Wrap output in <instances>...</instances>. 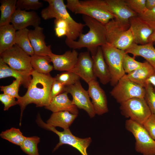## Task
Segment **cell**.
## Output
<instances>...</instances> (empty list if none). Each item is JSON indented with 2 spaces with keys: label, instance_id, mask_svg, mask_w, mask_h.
I'll return each mask as SVG.
<instances>
[{
  "label": "cell",
  "instance_id": "cell-8",
  "mask_svg": "<svg viewBox=\"0 0 155 155\" xmlns=\"http://www.w3.org/2000/svg\"><path fill=\"white\" fill-rule=\"evenodd\" d=\"M104 58L110 71L111 86L114 87L126 73L123 67L125 51L106 44L101 46Z\"/></svg>",
  "mask_w": 155,
  "mask_h": 155
},
{
  "label": "cell",
  "instance_id": "cell-12",
  "mask_svg": "<svg viewBox=\"0 0 155 155\" xmlns=\"http://www.w3.org/2000/svg\"><path fill=\"white\" fill-rule=\"evenodd\" d=\"M65 92L71 95L72 103L78 108L85 111L90 118L95 116L96 113L88 91L83 88L80 81L73 85L66 86Z\"/></svg>",
  "mask_w": 155,
  "mask_h": 155
},
{
  "label": "cell",
  "instance_id": "cell-37",
  "mask_svg": "<svg viewBox=\"0 0 155 155\" xmlns=\"http://www.w3.org/2000/svg\"><path fill=\"white\" fill-rule=\"evenodd\" d=\"M128 6L138 15L143 14L147 10L146 0H125Z\"/></svg>",
  "mask_w": 155,
  "mask_h": 155
},
{
  "label": "cell",
  "instance_id": "cell-15",
  "mask_svg": "<svg viewBox=\"0 0 155 155\" xmlns=\"http://www.w3.org/2000/svg\"><path fill=\"white\" fill-rule=\"evenodd\" d=\"M41 18L35 11H27L16 9L11 18L10 23L16 31L21 30L30 26L34 28L39 26Z\"/></svg>",
  "mask_w": 155,
  "mask_h": 155
},
{
  "label": "cell",
  "instance_id": "cell-41",
  "mask_svg": "<svg viewBox=\"0 0 155 155\" xmlns=\"http://www.w3.org/2000/svg\"><path fill=\"white\" fill-rule=\"evenodd\" d=\"M65 86L61 82L55 80L53 83L51 92V100L56 96L65 92Z\"/></svg>",
  "mask_w": 155,
  "mask_h": 155
},
{
  "label": "cell",
  "instance_id": "cell-27",
  "mask_svg": "<svg viewBox=\"0 0 155 155\" xmlns=\"http://www.w3.org/2000/svg\"><path fill=\"white\" fill-rule=\"evenodd\" d=\"M49 56H39L34 54L31 56V64L33 69L42 74H48L53 69Z\"/></svg>",
  "mask_w": 155,
  "mask_h": 155
},
{
  "label": "cell",
  "instance_id": "cell-45",
  "mask_svg": "<svg viewBox=\"0 0 155 155\" xmlns=\"http://www.w3.org/2000/svg\"><path fill=\"white\" fill-rule=\"evenodd\" d=\"M148 42L154 43L155 42V31H154L152 34L149 37Z\"/></svg>",
  "mask_w": 155,
  "mask_h": 155
},
{
  "label": "cell",
  "instance_id": "cell-7",
  "mask_svg": "<svg viewBox=\"0 0 155 155\" xmlns=\"http://www.w3.org/2000/svg\"><path fill=\"white\" fill-rule=\"evenodd\" d=\"M125 126L134 137L137 152L143 155H155V141L143 125L129 119L126 121Z\"/></svg>",
  "mask_w": 155,
  "mask_h": 155
},
{
  "label": "cell",
  "instance_id": "cell-4",
  "mask_svg": "<svg viewBox=\"0 0 155 155\" xmlns=\"http://www.w3.org/2000/svg\"><path fill=\"white\" fill-rule=\"evenodd\" d=\"M49 5L43 9L41 12L42 17L44 20L54 18L65 20L68 26V32L66 38L69 40H75L82 33L85 24L78 23L70 16L67 10L66 5L63 0H44Z\"/></svg>",
  "mask_w": 155,
  "mask_h": 155
},
{
  "label": "cell",
  "instance_id": "cell-1",
  "mask_svg": "<svg viewBox=\"0 0 155 155\" xmlns=\"http://www.w3.org/2000/svg\"><path fill=\"white\" fill-rule=\"evenodd\" d=\"M31 75L32 79L27 92L17 100L21 109L20 125L23 113L27 105L33 103L37 107H45L51 100V92L55 78L50 74L41 73L34 69Z\"/></svg>",
  "mask_w": 155,
  "mask_h": 155
},
{
  "label": "cell",
  "instance_id": "cell-2",
  "mask_svg": "<svg viewBox=\"0 0 155 155\" xmlns=\"http://www.w3.org/2000/svg\"><path fill=\"white\" fill-rule=\"evenodd\" d=\"M83 19L89 30L86 34L81 33L78 41L66 38L65 43L73 49L86 48L92 55L96 52L98 48L107 43L105 25L90 17L83 15Z\"/></svg>",
  "mask_w": 155,
  "mask_h": 155
},
{
  "label": "cell",
  "instance_id": "cell-36",
  "mask_svg": "<svg viewBox=\"0 0 155 155\" xmlns=\"http://www.w3.org/2000/svg\"><path fill=\"white\" fill-rule=\"evenodd\" d=\"M21 83L20 80H16L9 85L0 86L1 90L3 93L9 95L17 99H19L21 96L18 94L19 88Z\"/></svg>",
  "mask_w": 155,
  "mask_h": 155
},
{
  "label": "cell",
  "instance_id": "cell-16",
  "mask_svg": "<svg viewBox=\"0 0 155 155\" xmlns=\"http://www.w3.org/2000/svg\"><path fill=\"white\" fill-rule=\"evenodd\" d=\"M108 8L115 19L125 24H129V20L138 14L131 9L125 0H105Z\"/></svg>",
  "mask_w": 155,
  "mask_h": 155
},
{
  "label": "cell",
  "instance_id": "cell-42",
  "mask_svg": "<svg viewBox=\"0 0 155 155\" xmlns=\"http://www.w3.org/2000/svg\"><path fill=\"white\" fill-rule=\"evenodd\" d=\"M54 22L55 27L64 29L67 30V35L69 30L68 26L67 23L65 20L61 19H55Z\"/></svg>",
  "mask_w": 155,
  "mask_h": 155
},
{
  "label": "cell",
  "instance_id": "cell-24",
  "mask_svg": "<svg viewBox=\"0 0 155 155\" xmlns=\"http://www.w3.org/2000/svg\"><path fill=\"white\" fill-rule=\"evenodd\" d=\"M78 116L68 111L53 113L46 123L55 127H59L64 129L69 128Z\"/></svg>",
  "mask_w": 155,
  "mask_h": 155
},
{
  "label": "cell",
  "instance_id": "cell-30",
  "mask_svg": "<svg viewBox=\"0 0 155 155\" xmlns=\"http://www.w3.org/2000/svg\"><path fill=\"white\" fill-rule=\"evenodd\" d=\"M0 136L3 139L20 146L26 137L20 129L14 127L2 131Z\"/></svg>",
  "mask_w": 155,
  "mask_h": 155
},
{
  "label": "cell",
  "instance_id": "cell-9",
  "mask_svg": "<svg viewBox=\"0 0 155 155\" xmlns=\"http://www.w3.org/2000/svg\"><path fill=\"white\" fill-rule=\"evenodd\" d=\"M121 114L125 117L143 125L152 114L144 98H133L120 104Z\"/></svg>",
  "mask_w": 155,
  "mask_h": 155
},
{
  "label": "cell",
  "instance_id": "cell-17",
  "mask_svg": "<svg viewBox=\"0 0 155 155\" xmlns=\"http://www.w3.org/2000/svg\"><path fill=\"white\" fill-rule=\"evenodd\" d=\"M129 23L133 33L134 43L143 45L148 43V39L154 32L138 16L132 17Z\"/></svg>",
  "mask_w": 155,
  "mask_h": 155
},
{
  "label": "cell",
  "instance_id": "cell-40",
  "mask_svg": "<svg viewBox=\"0 0 155 155\" xmlns=\"http://www.w3.org/2000/svg\"><path fill=\"white\" fill-rule=\"evenodd\" d=\"M15 98L4 93L0 94V100L4 105V111L8 110L10 107L18 104Z\"/></svg>",
  "mask_w": 155,
  "mask_h": 155
},
{
  "label": "cell",
  "instance_id": "cell-22",
  "mask_svg": "<svg viewBox=\"0 0 155 155\" xmlns=\"http://www.w3.org/2000/svg\"><path fill=\"white\" fill-rule=\"evenodd\" d=\"M125 52L132 54L135 58L137 56L143 57L155 69V47L153 43L148 42L143 45L134 43Z\"/></svg>",
  "mask_w": 155,
  "mask_h": 155
},
{
  "label": "cell",
  "instance_id": "cell-21",
  "mask_svg": "<svg viewBox=\"0 0 155 155\" xmlns=\"http://www.w3.org/2000/svg\"><path fill=\"white\" fill-rule=\"evenodd\" d=\"M68 94L65 92L54 97L49 104L45 107V108L53 113L68 111L72 114L78 115V108L69 99Z\"/></svg>",
  "mask_w": 155,
  "mask_h": 155
},
{
  "label": "cell",
  "instance_id": "cell-31",
  "mask_svg": "<svg viewBox=\"0 0 155 155\" xmlns=\"http://www.w3.org/2000/svg\"><path fill=\"white\" fill-rule=\"evenodd\" d=\"M40 141V138L37 136L26 137L20 147L21 150L28 155H39L38 144Z\"/></svg>",
  "mask_w": 155,
  "mask_h": 155
},
{
  "label": "cell",
  "instance_id": "cell-26",
  "mask_svg": "<svg viewBox=\"0 0 155 155\" xmlns=\"http://www.w3.org/2000/svg\"><path fill=\"white\" fill-rule=\"evenodd\" d=\"M16 31L12 24L0 26V54L16 44Z\"/></svg>",
  "mask_w": 155,
  "mask_h": 155
},
{
  "label": "cell",
  "instance_id": "cell-43",
  "mask_svg": "<svg viewBox=\"0 0 155 155\" xmlns=\"http://www.w3.org/2000/svg\"><path fill=\"white\" fill-rule=\"evenodd\" d=\"M147 83L150 84L152 85L155 92V72L147 80Z\"/></svg>",
  "mask_w": 155,
  "mask_h": 155
},
{
  "label": "cell",
  "instance_id": "cell-28",
  "mask_svg": "<svg viewBox=\"0 0 155 155\" xmlns=\"http://www.w3.org/2000/svg\"><path fill=\"white\" fill-rule=\"evenodd\" d=\"M16 0H1L0 26L10 24L11 18L16 9Z\"/></svg>",
  "mask_w": 155,
  "mask_h": 155
},
{
  "label": "cell",
  "instance_id": "cell-39",
  "mask_svg": "<svg viewBox=\"0 0 155 155\" xmlns=\"http://www.w3.org/2000/svg\"><path fill=\"white\" fill-rule=\"evenodd\" d=\"M143 125L155 141V115L152 114Z\"/></svg>",
  "mask_w": 155,
  "mask_h": 155
},
{
  "label": "cell",
  "instance_id": "cell-34",
  "mask_svg": "<svg viewBox=\"0 0 155 155\" xmlns=\"http://www.w3.org/2000/svg\"><path fill=\"white\" fill-rule=\"evenodd\" d=\"M43 6L38 0H18L16 4V9L25 10H37Z\"/></svg>",
  "mask_w": 155,
  "mask_h": 155
},
{
  "label": "cell",
  "instance_id": "cell-23",
  "mask_svg": "<svg viewBox=\"0 0 155 155\" xmlns=\"http://www.w3.org/2000/svg\"><path fill=\"white\" fill-rule=\"evenodd\" d=\"M13 77L20 80L21 85L28 88L32 79L31 74L18 71L9 67L0 58V78Z\"/></svg>",
  "mask_w": 155,
  "mask_h": 155
},
{
  "label": "cell",
  "instance_id": "cell-44",
  "mask_svg": "<svg viewBox=\"0 0 155 155\" xmlns=\"http://www.w3.org/2000/svg\"><path fill=\"white\" fill-rule=\"evenodd\" d=\"M146 7L148 10H150L155 7V0H146Z\"/></svg>",
  "mask_w": 155,
  "mask_h": 155
},
{
  "label": "cell",
  "instance_id": "cell-13",
  "mask_svg": "<svg viewBox=\"0 0 155 155\" xmlns=\"http://www.w3.org/2000/svg\"><path fill=\"white\" fill-rule=\"evenodd\" d=\"M88 92L92 99L96 114L101 115L107 113L108 110L106 96L104 91L100 86L96 80L88 84Z\"/></svg>",
  "mask_w": 155,
  "mask_h": 155
},
{
  "label": "cell",
  "instance_id": "cell-5",
  "mask_svg": "<svg viewBox=\"0 0 155 155\" xmlns=\"http://www.w3.org/2000/svg\"><path fill=\"white\" fill-rule=\"evenodd\" d=\"M107 44L125 51L134 43L130 24L121 23L115 19L105 25Z\"/></svg>",
  "mask_w": 155,
  "mask_h": 155
},
{
  "label": "cell",
  "instance_id": "cell-35",
  "mask_svg": "<svg viewBox=\"0 0 155 155\" xmlns=\"http://www.w3.org/2000/svg\"><path fill=\"white\" fill-rule=\"evenodd\" d=\"M144 98L152 114L155 115V92L152 85L147 83L145 87Z\"/></svg>",
  "mask_w": 155,
  "mask_h": 155
},
{
  "label": "cell",
  "instance_id": "cell-20",
  "mask_svg": "<svg viewBox=\"0 0 155 155\" xmlns=\"http://www.w3.org/2000/svg\"><path fill=\"white\" fill-rule=\"evenodd\" d=\"M93 62V71L95 77L99 78L103 85L110 82L111 77L105 60L101 46L98 47L96 52L92 56Z\"/></svg>",
  "mask_w": 155,
  "mask_h": 155
},
{
  "label": "cell",
  "instance_id": "cell-6",
  "mask_svg": "<svg viewBox=\"0 0 155 155\" xmlns=\"http://www.w3.org/2000/svg\"><path fill=\"white\" fill-rule=\"evenodd\" d=\"M36 122L41 127L52 131L59 136V142L54 148L53 152L63 145L67 144L75 148L82 155H88L87 149L92 141L90 137L82 138L77 137L72 133L69 128L64 129L62 131H59L55 127L50 126L44 122L40 115H37Z\"/></svg>",
  "mask_w": 155,
  "mask_h": 155
},
{
  "label": "cell",
  "instance_id": "cell-14",
  "mask_svg": "<svg viewBox=\"0 0 155 155\" xmlns=\"http://www.w3.org/2000/svg\"><path fill=\"white\" fill-rule=\"evenodd\" d=\"M77 74L88 84L96 79L93 71V62L89 51L80 53L73 68L70 71Z\"/></svg>",
  "mask_w": 155,
  "mask_h": 155
},
{
  "label": "cell",
  "instance_id": "cell-11",
  "mask_svg": "<svg viewBox=\"0 0 155 155\" xmlns=\"http://www.w3.org/2000/svg\"><path fill=\"white\" fill-rule=\"evenodd\" d=\"M0 55V58L13 69L31 74L33 70L31 64V56L16 44Z\"/></svg>",
  "mask_w": 155,
  "mask_h": 155
},
{
  "label": "cell",
  "instance_id": "cell-19",
  "mask_svg": "<svg viewBox=\"0 0 155 155\" xmlns=\"http://www.w3.org/2000/svg\"><path fill=\"white\" fill-rule=\"evenodd\" d=\"M29 36L35 55L49 56L52 52L51 45H46L42 28L38 26L30 30Z\"/></svg>",
  "mask_w": 155,
  "mask_h": 155
},
{
  "label": "cell",
  "instance_id": "cell-29",
  "mask_svg": "<svg viewBox=\"0 0 155 155\" xmlns=\"http://www.w3.org/2000/svg\"><path fill=\"white\" fill-rule=\"evenodd\" d=\"M29 31L27 28L16 31L15 44L32 56L34 54L29 36Z\"/></svg>",
  "mask_w": 155,
  "mask_h": 155
},
{
  "label": "cell",
  "instance_id": "cell-32",
  "mask_svg": "<svg viewBox=\"0 0 155 155\" xmlns=\"http://www.w3.org/2000/svg\"><path fill=\"white\" fill-rule=\"evenodd\" d=\"M55 78V80L67 86L73 85L80 81V78L75 73L68 71L57 75Z\"/></svg>",
  "mask_w": 155,
  "mask_h": 155
},
{
  "label": "cell",
  "instance_id": "cell-33",
  "mask_svg": "<svg viewBox=\"0 0 155 155\" xmlns=\"http://www.w3.org/2000/svg\"><path fill=\"white\" fill-rule=\"evenodd\" d=\"M135 58L133 57H130L125 52L123 58V67L125 73H129L143 65L144 62L137 61Z\"/></svg>",
  "mask_w": 155,
  "mask_h": 155
},
{
  "label": "cell",
  "instance_id": "cell-46",
  "mask_svg": "<svg viewBox=\"0 0 155 155\" xmlns=\"http://www.w3.org/2000/svg\"><path fill=\"white\" fill-rule=\"evenodd\" d=\"M153 43H154V46L155 47V42H154Z\"/></svg>",
  "mask_w": 155,
  "mask_h": 155
},
{
  "label": "cell",
  "instance_id": "cell-38",
  "mask_svg": "<svg viewBox=\"0 0 155 155\" xmlns=\"http://www.w3.org/2000/svg\"><path fill=\"white\" fill-rule=\"evenodd\" d=\"M138 16L155 31V7L152 9H147L143 14Z\"/></svg>",
  "mask_w": 155,
  "mask_h": 155
},
{
  "label": "cell",
  "instance_id": "cell-3",
  "mask_svg": "<svg viewBox=\"0 0 155 155\" xmlns=\"http://www.w3.org/2000/svg\"><path fill=\"white\" fill-rule=\"evenodd\" d=\"M66 6L75 14H82L93 18L105 25L115 19L105 0H67Z\"/></svg>",
  "mask_w": 155,
  "mask_h": 155
},
{
  "label": "cell",
  "instance_id": "cell-18",
  "mask_svg": "<svg viewBox=\"0 0 155 155\" xmlns=\"http://www.w3.org/2000/svg\"><path fill=\"white\" fill-rule=\"evenodd\" d=\"M79 54L75 49L68 51L61 55L51 53L49 55L55 70L61 71H71L77 61Z\"/></svg>",
  "mask_w": 155,
  "mask_h": 155
},
{
  "label": "cell",
  "instance_id": "cell-10",
  "mask_svg": "<svg viewBox=\"0 0 155 155\" xmlns=\"http://www.w3.org/2000/svg\"><path fill=\"white\" fill-rule=\"evenodd\" d=\"M110 93L117 102L120 104L133 98H144L145 89L130 80L126 74L113 87Z\"/></svg>",
  "mask_w": 155,
  "mask_h": 155
},
{
  "label": "cell",
  "instance_id": "cell-25",
  "mask_svg": "<svg viewBox=\"0 0 155 155\" xmlns=\"http://www.w3.org/2000/svg\"><path fill=\"white\" fill-rule=\"evenodd\" d=\"M155 72L154 68L146 61L142 67L126 75L130 80L145 88L147 80Z\"/></svg>",
  "mask_w": 155,
  "mask_h": 155
}]
</instances>
